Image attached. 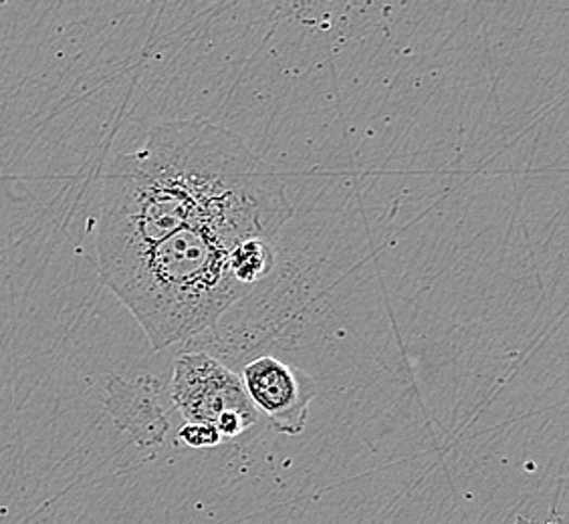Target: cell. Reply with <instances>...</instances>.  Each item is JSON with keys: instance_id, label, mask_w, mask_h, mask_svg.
<instances>
[{"instance_id": "obj_1", "label": "cell", "mask_w": 569, "mask_h": 524, "mask_svg": "<svg viewBox=\"0 0 569 524\" xmlns=\"http://www.w3.org/2000/svg\"><path fill=\"white\" fill-rule=\"evenodd\" d=\"M293 214L281 176L239 133L200 117L160 124L103 176L101 279L185 227L273 242Z\"/></svg>"}, {"instance_id": "obj_2", "label": "cell", "mask_w": 569, "mask_h": 524, "mask_svg": "<svg viewBox=\"0 0 569 524\" xmlns=\"http://www.w3.org/2000/svg\"><path fill=\"white\" fill-rule=\"evenodd\" d=\"M235 241L208 227H185L103 279L150 345L160 352L218 323L249 293L228 270Z\"/></svg>"}, {"instance_id": "obj_3", "label": "cell", "mask_w": 569, "mask_h": 524, "mask_svg": "<svg viewBox=\"0 0 569 524\" xmlns=\"http://www.w3.org/2000/svg\"><path fill=\"white\" fill-rule=\"evenodd\" d=\"M170 396L186 422L213 425L223 442L241 436L258 420L241 378L213 355H178Z\"/></svg>"}, {"instance_id": "obj_4", "label": "cell", "mask_w": 569, "mask_h": 524, "mask_svg": "<svg viewBox=\"0 0 569 524\" xmlns=\"http://www.w3.org/2000/svg\"><path fill=\"white\" fill-rule=\"evenodd\" d=\"M241 382L256 413H263L279 434L300 436L305 430L317 383L303 369L275 355H261L244 366Z\"/></svg>"}, {"instance_id": "obj_5", "label": "cell", "mask_w": 569, "mask_h": 524, "mask_svg": "<svg viewBox=\"0 0 569 524\" xmlns=\"http://www.w3.org/2000/svg\"><path fill=\"white\" fill-rule=\"evenodd\" d=\"M275 265V251L269 241L249 239L230 248L228 270L237 283L244 289L263 281Z\"/></svg>"}, {"instance_id": "obj_6", "label": "cell", "mask_w": 569, "mask_h": 524, "mask_svg": "<svg viewBox=\"0 0 569 524\" xmlns=\"http://www.w3.org/2000/svg\"><path fill=\"white\" fill-rule=\"evenodd\" d=\"M178 436L185 442L186 446L199 448V450H202V448H214V446H218L223 442L213 425L192 424V422H186L180 427Z\"/></svg>"}]
</instances>
